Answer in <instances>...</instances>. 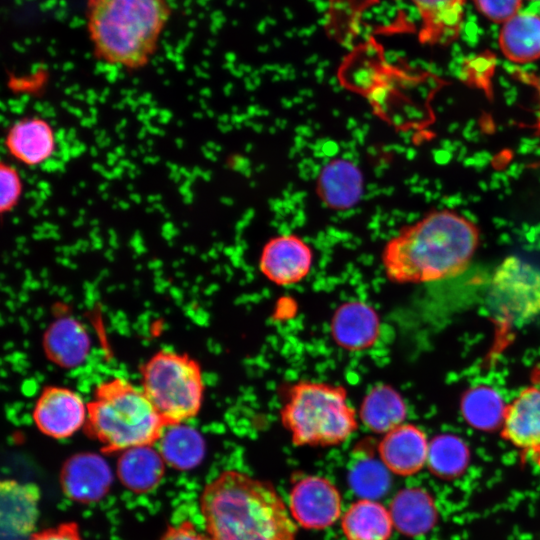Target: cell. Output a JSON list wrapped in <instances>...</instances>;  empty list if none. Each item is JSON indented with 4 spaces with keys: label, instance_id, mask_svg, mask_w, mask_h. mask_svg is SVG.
Instances as JSON below:
<instances>
[{
    "label": "cell",
    "instance_id": "1",
    "mask_svg": "<svg viewBox=\"0 0 540 540\" xmlns=\"http://www.w3.org/2000/svg\"><path fill=\"white\" fill-rule=\"evenodd\" d=\"M478 227L451 210L429 212L391 237L382 250L386 277L419 284L463 273L479 246Z\"/></svg>",
    "mask_w": 540,
    "mask_h": 540
},
{
    "label": "cell",
    "instance_id": "2",
    "mask_svg": "<svg viewBox=\"0 0 540 540\" xmlns=\"http://www.w3.org/2000/svg\"><path fill=\"white\" fill-rule=\"evenodd\" d=\"M200 511L210 540H295L293 518L274 487L243 472L210 481Z\"/></svg>",
    "mask_w": 540,
    "mask_h": 540
},
{
    "label": "cell",
    "instance_id": "3",
    "mask_svg": "<svg viewBox=\"0 0 540 540\" xmlns=\"http://www.w3.org/2000/svg\"><path fill=\"white\" fill-rule=\"evenodd\" d=\"M85 15L95 57L138 71L158 50L172 8L169 0H87Z\"/></svg>",
    "mask_w": 540,
    "mask_h": 540
},
{
    "label": "cell",
    "instance_id": "4",
    "mask_svg": "<svg viewBox=\"0 0 540 540\" xmlns=\"http://www.w3.org/2000/svg\"><path fill=\"white\" fill-rule=\"evenodd\" d=\"M165 425L143 389L123 378L102 382L88 404L86 427L108 451L155 445Z\"/></svg>",
    "mask_w": 540,
    "mask_h": 540
},
{
    "label": "cell",
    "instance_id": "5",
    "mask_svg": "<svg viewBox=\"0 0 540 540\" xmlns=\"http://www.w3.org/2000/svg\"><path fill=\"white\" fill-rule=\"evenodd\" d=\"M282 425L296 446H335L358 428V416L344 386L300 380L288 389L280 410Z\"/></svg>",
    "mask_w": 540,
    "mask_h": 540
},
{
    "label": "cell",
    "instance_id": "6",
    "mask_svg": "<svg viewBox=\"0 0 540 540\" xmlns=\"http://www.w3.org/2000/svg\"><path fill=\"white\" fill-rule=\"evenodd\" d=\"M141 388L167 423L187 422L203 404L201 367L186 354L162 350L143 366Z\"/></svg>",
    "mask_w": 540,
    "mask_h": 540
},
{
    "label": "cell",
    "instance_id": "7",
    "mask_svg": "<svg viewBox=\"0 0 540 540\" xmlns=\"http://www.w3.org/2000/svg\"><path fill=\"white\" fill-rule=\"evenodd\" d=\"M488 300L499 319L531 320L540 314V271L518 257L506 258L493 274Z\"/></svg>",
    "mask_w": 540,
    "mask_h": 540
},
{
    "label": "cell",
    "instance_id": "8",
    "mask_svg": "<svg viewBox=\"0 0 540 540\" xmlns=\"http://www.w3.org/2000/svg\"><path fill=\"white\" fill-rule=\"evenodd\" d=\"M313 260L311 246L300 236L286 233L265 243L259 257V269L273 284L290 286L307 277Z\"/></svg>",
    "mask_w": 540,
    "mask_h": 540
},
{
    "label": "cell",
    "instance_id": "9",
    "mask_svg": "<svg viewBox=\"0 0 540 540\" xmlns=\"http://www.w3.org/2000/svg\"><path fill=\"white\" fill-rule=\"evenodd\" d=\"M32 414L35 425L43 434L65 439L86 426L88 405L75 391L54 386L41 392Z\"/></svg>",
    "mask_w": 540,
    "mask_h": 540
},
{
    "label": "cell",
    "instance_id": "10",
    "mask_svg": "<svg viewBox=\"0 0 540 540\" xmlns=\"http://www.w3.org/2000/svg\"><path fill=\"white\" fill-rule=\"evenodd\" d=\"M289 512L304 528L324 529L334 524L341 514L340 493L324 477H304L290 492Z\"/></svg>",
    "mask_w": 540,
    "mask_h": 540
},
{
    "label": "cell",
    "instance_id": "11",
    "mask_svg": "<svg viewBox=\"0 0 540 540\" xmlns=\"http://www.w3.org/2000/svg\"><path fill=\"white\" fill-rule=\"evenodd\" d=\"M4 146L12 160L25 167L36 168L56 154L57 132L46 118L25 115L8 126Z\"/></svg>",
    "mask_w": 540,
    "mask_h": 540
},
{
    "label": "cell",
    "instance_id": "12",
    "mask_svg": "<svg viewBox=\"0 0 540 540\" xmlns=\"http://www.w3.org/2000/svg\"><path fill=\"white\" fill-rule=\"evenodd\" d=\"M113 471L107 460L94 452L71 456L63 465L60 483L63 493L73 501L92 503L110 490Z\"/></svg>",
    "mask_w": 540,
    "mask_h": 540
},
{
    "label": "cell",
    "instance_id": "13",
    "mask_svg": "<svg viewBox=\"0 0 540 540\" xmlns=\"http://www.w3.org/2000/svg\"><path fill=\"white\" fill-rule=\"evenodd\" d=\"M1 540H28L39 516L40 491L34 483L7 479L0 485Z\"/></svg>",
    "mask_w": 540,
    "mask_h": 540
},
{
    "label": "cell",
    "instance_id": "14",
    "mask_svg": "<svg viewBox=\"0 0 540 540\" xmlns=\"http://www.w3.org/2000/svg\"><path fill=\"white\" fill-rule=\"evenodd\" d=\"M330 330L340 348L351 352L363 351L376 343L380 334V318L366 302L349 300L335 310Z\"/></svg>",
    "mask_w": 540,
    "mask_h": 540
},
{
    "label": "cell",
    "instance_id": "15",
    "mask_svg": "<svg viewBox=\"0 0 540 540\" xmlns=\"http://www.w3.org/2000/svg\"><path fill=\"white\" fill-rule=\"evenodd\" d=\"M429 442L413 424H401L384 434L378 444L383 465L399 476L418 473L427 464Z\"/></svg>",
    "mask_w": 540,
    "mask_h": 540
},
{
    "label": "cell",
    "instance_id": "16",
    "mask_svg": "<svg viewBox=\"0 0 540 540\" xmlns=\"http://www.w3.org/2000/svg\"><path fill=\"white\" fill-rule=\"evenodd\" d=\"M501 436L525 453L540 447V388L524 389L506 407Z\"/></svg>",
    "mask_w": 540,
    "mask_h": 540
},
{
    "label": "cell",
    "instance_id": "17",
    "mask_svg": "<svg viewBox=\"0 0 540 540\" xmlns=\"http://www.w3.org/2000/svg\"><path fill=\"white\" fill-rule=\"evenodd\" d=\"M363 182L362 173L355 163L338 158L322 168L316 181V191L327 207L346 210L359 202Z\"/></svg>",
    "mask_w": 540,
    "mask_h": 540
},
{
    "label": "cell",
    "instance_id": "18",
    "mask_svg": "<svg viewBox=\"0 0 540 540\" xmlns=\"http://www.w3.org/2000/svg\"><path fill=\"white\" fill-rule=\"evenodd\" d=\"M421 19L419 38L427 44H448L459 35L465 0H410Z\"/></svg>",
    "mask_w": 540,
    "mask_h": 540
},
{
    "label": "cell",
    "instance_id": "19",
    "mask_svg": "<svg viewBox=\"0 0 540 540\" xmlns=\"http://www.w3.org/2000/svg\"><path fill=\"white\" fill-rule=\"evenodd\" d=\"M165 465L155 445L135 446L121 451L117 460L116 474L128 490L146 493L160 483Z\"/></svg>",
    "mask_w": 540,
    "mask_h": 540
},
{
    "label": "cell",
    "instance_id": "20",
    "mask_svg": "<svg viewBox=\"0 0 540 540\" xmlns=\"http://www.w3.org/2000/svg\"><path fill=\"white\" fill-rule=\"evenodd\" d=\"M166 465L177 470H191L206 452L202 434L186 422L167 423L155 443Z\"/></svg>",
    "mask_w": 540,
    "mask_h": 540
},
{
    "label": "cell",
    "instance_id": "21",
    "mask_svg": "<svg viewBox=\"0 0 540 540\" xmlns=\"http://www.w3.org/2000/svg\"><path fill=\"white\" fill-rule=\"evenodd\" d=\"M499 47L511 62L527 64L540 58V15L520 11L506 21L499 33Z\"/></svg>",
    "mask_w": 540,
    "mask_h": 540
},
{
    "label": "cell",
    "instance_id": "22",
    "mask_svg": "<svg viewBox=\"0 0 540 540\" xmlns=\"http://www.w3.org/2000/svg\"><path fill=\"white\" fill-rule=\"evenodd\" d=\"M44 349L54 363L63 367H75L89 354V335L74 318H59L45 333Z\"/></svg>",
    "mask_w": 540,
    "mask_h": 540
},
{
    "label": "cell",
    "instance_id": "23",
    "mask_svg": "<svg viewBox=\"0 0 540 540\" xmlns=\"http://www.w3.org/2000/svg\"><path fill=\"white\" fill-rule=\"evenodd\" d=\"M407 406L402 396L393 387L378 384L362 399L358 417L370 431L386 434L403 424Z\"/></svg>",
    "mask_w": 540,
    "mask_h": 540
},
{
    "label": "cell",
    "instance_id": "24",
    "mask_svg": "<svg viewBox=\"0 0 540 540\" xmlns=\"http://www.w3.org/2000/svg\"><path fill=\"white\" fill-rule=\"evenodd\" d=\"M341 526L347 540H388L394 527L390 511L368 498L347 509Z\"/></svg>",
    "mask_w": 540,
    "mask_h": 540
},
{
    "label": "cell",
    "instance_id": "25",
    "mask_svg": "<svg viewBox=\"0 0 540 540\" xmlns=\"http://www.w3.org/2000/svg\"><path fill=\"white\" fill-rule=\"evenodd\" d=\"M394 527L406 535L428 531L435 521L434 505L429 495L420 489L399 491L390 505Z\"/></svg>",
    "mask_w": 540,
    "mask_h": 540
},
{
    "label": "cell",
    "instance_id": "26",
    "mask_svg": "<svg viewBox=\"0 0 540 540\" xmlns=\"http://www.w3.org/2000/svg\"><path fill=\"white\" fill-rule=\"evenodd\" d=\"M502 397L493 388L477 386L467 390L461 399L465 421L480 430H493L502 426L506 407Z\"/></svg>",
    "mask_w": 540,
    "mask_h": 540
},
{
    "label": "cell",
    "instance_id": "27",
    "mask_svg": "<svg viewBox=\"0 0 540 540\" xmlns=\"http://www.w3.org/2000/svg\"><path fill=\"white\" fill-rule=\"evenodd\" d=\"M470 459L466 443L458 436L442 434L429 442L427 465L442 478L457 477L464 472Z\"/></svg>",
    "mask_w": 540,
    "mask_h": 540
},
{
    "label": "cell",
    "instance_id": "28",
    "mask_svg": "<svg viewBox=\"0 0 540 540\" xmlns=\"http://www.w3.org/2000/svg\"><path fill=\"white\" fill-rule=\"evenodd\" d=\"M379 0H328L326 28L337 39L347 40L357 31L364 11Z\"/></svg>",
    "mask_w": 540,
    "mask_h": 540
},
{
    "label": "cell",
    "instance_id": "29",
    "mask_svg": "<svg viewBox=\"0 0 540 540\" xmlns=\"http://www.w3.org/2000/svg\"><path fill=\"white\" fill-rule=\"evenodd\" d=\"M0 213H12L19 205L24 192V182L19 170L13 164L0 163Z\"/></svg>",
    "mask_w": 540,
    "mask_h": 540
},
{
    "label": "cell",
    "instance_id": "30",
    "mask_svg": "<svg viewBox=\"0 0 540 540\" xmlns=\"http://www.w3.org/2000/svg\"><path fill=\"white\" fill-rule=\"evenodd\" d=\"M378 462L365 460L359 462L351 474L353 488L364 495L378 496L385 488L386 472Z\"/></svg>",
    "mask_w": 540,
    "mask_h": 540
},
{
    "label": "cell",
    "instance_id": "31",
    "mask_svg": "<svg viewBox=\"0 0 540 540\" xmlns=\"http://www.w3.org/2000/svg\"><path fill=\"white\" fill-rule=\"evenodd\" d=\"M479 12L488 20L504 24L520 12L522 0H473Z\"/></svg>",
    "mask_w": 540,
    "mask_h": 540
},
{
    "label": "cell",
    "instance_id": "32",
    "mask_svg": "<svg viewBox=\"0 0 540 540\" xmlns=\"http://www.w3.org/2000/svg\"><path fill=\"white\" fill-rule=\"evenodd\" d=\"M28 540H82L75 524H62L34 533Z\"/></svg>",
    "mask_w": 540,
    "mask_h": 540
},
{
    "label": "cell",
    "instance_id": "33",
    "mask_svg": "<svg viewBox=\"0 0 540 540\" xmlns=\"http://www.w3.org/2000/svg\"><path fill=\"white\" fill-rule=\"evenodd\" d=\"M160 540H210L207 534L200 533L193 524L183 522L170 527Z\"/></svg>",
    "mask_w": 540,
    "mask_h": 540
},
{
    "label": "cell",
    "instance_id": "34",
    "mask_svg": "<svg viewBox=\"0 0 540 540\" xmlns=\"http://www.w3.org/2000/svg\"><path fill=\"white\" fill-rule=\"evenodd\" d=\"M529 459L540 468V447L526 452Z\"/></svg>",
    "mask_w": 540,
    "mask_h": 540
},
{
    "label": "cell",
    "instance_id": "35",
    "mask_svg": "<svg viewBox=\"0 0 540 540\" xmlns=\"http://www.w3.org/2000/svg\"><path fill=\"white\" fill-rule=\"evenodd\" d=\"M538 91H539V99H540V80L538 82ZM539 122H540V118H539Z\"/></svg>",
    "mask_w": 540,
    "mask_h": 540
},
{
    "label": "cell",
    "instance_id": "36",
    "mask_svg": "<svg viewBox=\"0 0 540 540\" xmlns=\"http://www.w3.org/2000/svg\"><path fill=\"white\" fill-rule=\"evenodd\" d=\"M538 128H539V131H540V122L538 123Z\"/></svg>",
    "mask_w": 540,
    "mask_h": 540
}]
</instances>
